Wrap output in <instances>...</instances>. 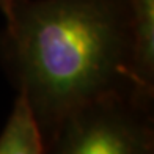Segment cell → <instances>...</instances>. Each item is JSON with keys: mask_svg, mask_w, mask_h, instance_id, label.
Returning <instances> with one entry per match:
<instances>
[{"mask_svg": "<svg viewBox=\"0 0 154 154\" xmlns=\"http://www.w3.org/2000/svg\"><path fill=\"white\" fill-rule=\"evenodd\" d=\"M8 2L10 0H0V13H5V10H6V6H8Z\"/></svg>", "mask_w": 154, "mask_h": 154, "instance_id": "obj_5", "label": "cell"}, {"mask_svg": "<svg viewBox=\"0 0 154 154\" xmlns=\"http://www.w3.org/2000/svg\"><path fill=\"white\" fill-rule=\"evenodd\" d=\"M43 137L32 110L17 94L11 115L0 134V154H43Z\"/></svg>", "mask_w": 154, "mask_h": 154, "instance_id": "obj_4", "label": "cell"}, {"mask_svg": "<svg viewBox=\"0 0 154 154\" xmlns=\"http://www.w3.org/2000/svg\"><path fill=\"white\" fill-rule=\"evenodd\" d=\"M43 154H154L152 104L132 90L72 109L43 142Z\"/></svg>", "mask_w": 154, "mask_h": 154, "instance_id": "obj_2", "label": "cell"}, {"mask_svg": "<svg viewBox=\"0 0 154 154\" xmlns=\"http://www.w3.org/2000/svg\"><path fill=\"white\" fill-rule=\"evenodd\" d=\"M0 61L43 142L72 109L132 90L129 0H10Z\"/></svg>", "mask_w": 154, "mask_h": 154, "instance_id": "obj_1", "label": "cell"}, {"mask_svg": "<svg viewBox=\"0 0 154 154\" xmlns=\"http://www.w3.org/2000/svg\"><path fill=\"white\" fill-rule=\"evenodd\" d=\"M131 8V80L134 94L152 104L154 94V0H129Z\"/></svg>", "mask_w": 154, "mask_h": 154, "instance_id": "obj_3", "label": "cell"}]
</instances>
